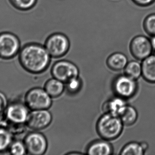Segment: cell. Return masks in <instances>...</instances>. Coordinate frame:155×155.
I'll list each match as a JSON object with an SVG mask.
<instances>
[{
    "label": "cell",
    "instance_id": "cell-1",
    "mask_svg": "<svg viewBox=\"0 0 155 155\" xmlns=\"http://www.w3.org/2000/svg\"><path fill=\"white\" fill-rule=\"evenodd\" d=\"M51 57L44 45L28 44L22 47L19 53V62L27 72L34 74L43 72L47 69Z\"/></svg>",
    "mask_w": 155,
    "mask_h": 155
},
{
    "label": "cell",
    "instance_id": "cell-2",
    "mask_svg": "<svg viewBox=\"0 0 155 155\" xmlns=\"http://www.w3.org/2000/svg\"><path fill=\"white\" fill-rule=\"evenodd\" d=\"M124 126L119 116L105 113L100 116L97 123V132L102 139L112 141L121 135Z\"/></svg>",
    "mask_w": 155,
    "mask_h": 155
},
{
    "label": "cell",
    "instance_id": "cell-3",
    "mask_svg": "<svg viewBox=\"0 0 155 155\" xmlns=\"http://www.w3.org/2000/svg\"><path fill=\"white\" fill-rule=\"evenodd\" d=\"M25 104L31 110L48 109L52 104V97L45 89L40 87L32 88L25 95Z\"/></svg>",
    "mask_w": 155,
    "mask_h": 155
},
{
    "label": "cell",
    "instance_id": "cell-4",
    "mask_svg": "<svg viewBox=\"0 0 155 155\" xmlns=\"http://www.w3.org/2000/svg\"><path fill=\"white\" fill-rule=\"evenodd\" d=\"M112 87L117 96L127 100L134 97L136 94L138 86L136 80L124 74L115 78Z\"/></svg>",
    "mask_w": 155,
    "mask_h": 155
},
{
    "label": "cell",
    "instance_id": "cell-5",
    "mask_svg": "<svg viewBox=\"0 0 155 155\" xmlns=\"http://www.w3.org/2000/svg\"><path fill=\"white\" fill-rule=\"evenodd\" d=\"M44 46L51 57L60 58L68 53L70 43L66 35L58 33L51 35L46 40Z\"/></svg>",
    "mask_w": 155,
    "mask_h": 155
},
{
    "label": "cell",
    "instance_id": "cell-6",
    "mask_svg": "<svg viewBox=\"0 0 155 155\" xmlns=\"http://www.w3.org/2000/svg\"><path fill=\"white\" fill-rule=\"evenodd\" d=\"M53 77L66 84L74 78L78 77V67L69 60H61L54 63L51 70Z\"/></svg>",
    "mask_w": 155,
    "mask_h": 155
},
{
    "label": "cell",
    "instance_id": "cell-7",
    "mask_svg": "<svg viewBox=\"0 0 155 155\" xmlns=\"http://www.w3.org/2000/svg\"><path fill=\"white\" fill-rule=\"evenodd\" d=\"M21 49V42L16 35L9 32L0 33V58L12 59Z\"/></svg>",
    "mask_w": 155,
    "mask_h": 155
},
{
    "label": "cell",
    "instance_id": "cell-8",
    "mask_svg": "<svg viewBox=\"0 0 155 155\" xmlns=\"http://www.w3.org/2000/svg\"><path fill=\"white\" fill-rule=\"evenodd\" d=\"M24 143L27 153L31 155H43L48 148V142L46 137L39 132L29 133L25 138Z\"/></svg>",
    "mask_w": 155,
    "mask_h": 155
},
{
    "label": "cell",
    "instance_id": "cell-9",
    "mask_svg": "<svg viewBox=\"0 0 155 155\" xmlns=\"http://www.w3.org/2000/svg\"><path fill=\"white\" fill-rule=\"evenodd\" d=\"M129 50L134 57L143 61L153 54L151 40L144 35H137L132 39Z\"/></svg>",
    "mask_w": 155,
    "mask_h": 155
},
{
    "label": "cell",
    "instance_id": "cell-10",
    "mask_svg": "<svg viewBox=\"0 0 155 155\" xmlns=\"http://www.w3.org/2000/svg\"><path fill=\"white\" fill-rule=\"evenodd\" d=\"M52 121V116L48 109L32 110L28 114L25 124L30 129L39 131L47 128Z\"/></svg>",
    "mask_w": 155,
    "mask_h": 155
},
{
    "label": "cell",
    "instance_id": "cell-11",
    "mask_svg": "<svg viewBox=\"0 0 155 155\" xmlns=\"http://www.w3.org/2000/svg\"><path fill=\"white\" fill-rule=\"evenodd\" d=\"M28 107L21 103L15 102L8 105L4 116L11 123L17 124L25 123L28 113Z\"/></svg>",
    "mask_w": 155,
    "mask_h": 155
},
{
    "label": "cell",
    "instance_id": "cell-12",
    "mask_svg": "<svg viewBox=\"0 0 155 155\" xmlns=\"http://www.w3.org/2000/svg\"><path fill=\"white\" fill-rule=\"evenodd\" d=\"M127 105L126 99L116 96L104 103L103 105V110L105 113H108L120 117Z\"/></svg>",
    "mask_w": 155,
    "mask_h": 155
},
{
    "label": "cell",
    "instance_id": "cell-13",
    "mask_svg": "<svg viewBox=\"0 0 155 155\" xmlns=\"http://www.w3.org/2000/svg\"><path fill=\"white\" fill-rule=\"evenodd\" d=\"M86 152L87 154L90 155H110L114 153V148L108 141L103 139L89 144Z\"/></svg>",
    "mask_w": 155,
    "mask_h": 155
},
{
    "label": "cell",
    "instance_id": "cell-14",
    "mask_svg": "<svg viewBox=\"0 0 155 155\" xmlns=\"http://www.w3.org/2000/svg\"><path fill=\"white\" fill-rule=\"evenodd\" d=\"M142 76L149 83H155V54H153L143 60Z\"/></svg>",
    "mask_w": 155,
    "mask_h": 155
},
{
    "label": "cell",
    "instance_id": "cell-15",
    "mask_svg": "<svg viewBox=\"0 0 155 155\" xmlns=\"http://www.w3.org/2000/svg\"><path fill=\"white\" fill-rule=\"evenodd\" d=\"M128 63L127 56L124 53L116 52L110 55L106 60L108 68L114 71H119L124 69Z\"/></svg>",
    "mask_w": 155,
    "mask_h": 155
},
{
    "label": "cell",
    "instance_id": "cell-16",
    "mask_svg": "<svg viewBox=\"0 0 155 155\" xmlns=\"http://www.w3.org/2000/svg\"><path fill=\"white\" fill-rule=\"evenodd\" d=\"M64 89V83L54 77L48 80L45 85V89L52 98H56L61 95Z\"/></svg>",
    "mask_w": 155,
    "mask_h": 155
},
{
    "label": "cell",
    "instance_id": "cell-17",
    "mask_svg": "<svg viewBox=\"0 0 155 155\" xmlns=\"http://www.w3.org/2000/svg\"><path fill=\"white\" fill-rule=\"evenodd\" d=\"M120 118L124 125L127 126L133 125L137 122L138 118L137 110L134 106L128 105Z\"/></svg>",
    "mask_w": 155,
    "mask_h": 155
},
{
    "label": "cell",
    "instance_id": "cell-18",
    "mask_svg": "<svg viewBox=\"0 0 155 155\" xmlns=\"http://www.w3.org/2000/svg\"><path fill=\"white\" fill-rule=\"evenodd\" d=\"M124 70L125 74L135 80L142 76V64L137 61L128 62Z\"/></svg>",
    "mask_w": 155,
    "mask_h": 155
},
{
    "label": "cell",
    "instance_id": "cell-19",
    "mask_svg": "<svg viewBox=\"0 0 155 155\" xmlns=\"http://www.w3.org/2000/svg\"><path fill=\"white\" fill-rule=\"evenodd\" d=\"M145 151L143 150L140 143L132 142L127 144L120 152L122 155H143Z\"/></svg>",
    "mask_w": 155,
    "mask_h": 155
},
{
    "label": "cell",
    "instance_id": "cell-20",
    "mask_svg": "<svg viewBox=\"0 0 155 155\" xmlns=\"http://www.w3.org/2000/svg\"><path fill=\"white\" fill-rule=\"evenodd\" d=\"M12 135L7 129L0 127V152L9 149L12 143Z\"/></svg>",
    "mask_w": 155,
    "mask_h": 155
},
{
    "label": "cell",
    "instance_id": "cell-21",
    "mask_svg": "<svg viewBox=\"0 0 155 155\" xmlns=\"http://www.w3.org/2000/svg\"><path fill=\"white\" fill-rule=\"evenodd\" d=\"M9 152L12 155H23L27 152L24 143L20 141L12 142L9 148Z\"/></svg>",
    "mask_w": 155,
    "mask_h": 155
},
{
    "label": "cell",
    "instance_id": "cell-22",
    "mask_svg": "<svg viewBox=\"0 0 155 155\" xmlns=\"http://www.w3.org/2000/svg\"><path fill=\"white\" fill-rule=\"evenodd\" d=\"M37 0H10L12 4L15 8L21 10L31 9L34 6Z\"/></svg>",
    "mask_w": 155,
    "mask_h": 155
},
{
    "label": "cell",
    "instance_id": "cell-23",
    "mask_svg": "<svg viewBox=\"0 0 155 155\" xmlns=\"http://www.w3.org/2000/svg\"><path fill=\"white\" fill-rule=\"evenodd\" d=\"M66 89L69 93L74 94L78 93L81 87L82 83L79 77L74 78L66 83Z\"/></svg>",
    "mask_w": 155,
    "mask_h": 155
},
{
    "label": "cell",
    "instance_id": "cell-24",
    "mask_svg": "<svg viewBox=\"0 0 155 155\" xmlns=\"http://www.w3.org/2000/svg\"><path fill=\"white\" fill-rule=\"evenodd\" d=\"M144 26L147 33L152 36H155V14L150 15L146 18Z\"/></svg>",
    "mask_w": 155,
    "mask_h": 155
},
{
    "label": "cell",
    "instance_id": "cell-25",
    "mask_svg": "<svg viewBox=\"0 0 155 155\" xmlns=\"http://www.w3.org/2000/svg\"><path fill=\"white\" fill-rule=\"evenodd\" d=\"M8 105L6 96L0 91V117L4 115Z\"/></svg>",
    "mask_w": 155,
    "mask_h": 155
},
{
    "label": "cell",
    "instance_id": "cell-26",
    "mask_svg": "<svg viewBox=\"0 0 155 155\" xmlns=\"http://www.w3.org/2000/svg\"><path fill=\"white\" fill-rule=\"evenodd\" d=\"M134 3L141 6H147L153 3L155 0H132Z\"/></svg>",
    "mask_w": 155,
    "mask_h": 155
},
{
    "label": "cell",
    "instance_id": "cell-27",
    "mask_svg": "<svg viewBox=\"0 0 155 155\" xmlns=\"http://www.w3.org/2000/svg\"><path fill=\"white\" fill-rule=\"evenodd\" d=\"M140 144H141V147L143 148V150L146 152L148 148V144L147 142H142L140 143Z\"/></svg>",
    "mask_w": 155,
    "mask_h": 155
},
{
    "label": "cell",
    "instance_id": "cell-28",
    "mask_svg": "<svg viewBox=\"0 0 155 155\" xmlns=\"http://www.w3.org/2000/svg\"><path fill=\"white\" fill-rule=\"evenodd\" d=\"M150 40H151V44L153 47V53L155 52V36H153Z\"/></svg>",
    "mask_w": 155,
    "mask_h": 155
}]
</instances>
